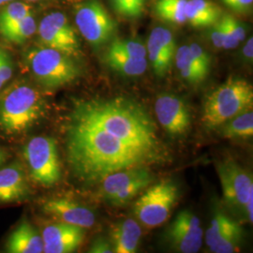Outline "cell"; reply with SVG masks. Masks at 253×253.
<instances>
[{"instance_id": "4", "label": "cell", "mask_w": 253, "mask_h": 253, "mask_svg": "<svg viewBox=\"0 0 253 253\" xmlns=\"http://www.w3.org/2000/svg\"><path fill=\"white\" fill-rule=\"evenodd\" d=\"M25 62L36 81L47 89L63 87L81 75L73 57L44 46L28 50Z\"/></svg>"}, {"instance_id": "16", "label": "cell", "mask_w": 253, "mask_h": 253, "mask_svg": "<svg viewBox=\"0 0 253 253\" xmlns=\"http://www.w3.org/2000/svg\"><path fill=\"white\" fill-rule=\"evenodd\" d=\"M29 194L27 176L19 163L0 170V204L17 202Z\"/></svg>"}, {"instance_id": "6", "label": "cell", "mask_w": 253, "mask_h": 253, "mask_svg": "<svg viewBox=\"0 0 253 253\" xmlns=\"http://www.w3.org/2000/svg\"><path fill=\"white\" fill-rule=\"evenodd\" d=\"M177 199L176 184L170 179H165L150 187L141 195L134 204L133 213L144 226H160L168 219Z\"/></svg>"}, {"instance_id": "15", "label": "cell", "mask_w": 253, "mask_h": 253, "mask_svg": "<svg viewBox=\"0 0 253 253\" xmlns=\"http://www.w3.org/2000/svg\"><path fill=\"white\" fill-rule=\"evenodd\" d=\"M42 210L46 214L52 215L69 224L82 227L84 229L91 228L95 224L96 217L93 211L73 200L52 199L45 202Z\"/></svg>"}, {"instance_id": "1", "label": "cell", "mask_w": 253, "mask_h": 253, "mask_svg": "<svg viewBox=\"0 0 253 253\" xmlns=\"http://www.w3.org/2000/svg\"><path fill=\"white\" fill-rule=\"evenodd\" d=\"M67 162L82 182L95 185L110 173L161 163L167 156L104 129L72 110L65 126Z\"/></svg>"}, {"instance_id": "21", "label": "cell", "mask_w": 253, "mask_h": 253, "mask_svg": "<svg viewBox=\"0 0 253 253\" xmlns=\"http://www.w3.org/2000/svg\"><path fill=\"white\" fill-rule=\"evenodd\" d=\"M145 168H134L110 173L101 182V197L109 202L118 191L126 188L132 181L135 180L145 172Z\"/></svg>"}, {"instance_id": "33", "label": "cell", "mask_w": 253, "mask_h": 253, "mask_svg": "<svg viewBox=\"0 0 253 253\" xmlns=\"http://www.w3.org/2000/svg\"><path fill=\"white\" fill-rule=\"evenodd\" d=\"M229 9L239 13H248L253 9V0H221Z\"/></svg>"}, {"instance_id": "34", "label": "cell", "mask_w": 253, "mask_h": 253, "mask_svg": "<svg viewBox=\"0 0 253 253\" xmlns=\"http://www.w3.org/2000/svg\"><path fill=\"white\" fill-rule=\"evenodd\" d=\"M210 39L213 44L217 48H222L223 44V32H222V25L220 19L211 26L210 29Z\"/></svg>"}, {"instance_id": "20", "label": "cell", "mask_w": 253, "mask_h": 253, "mask_svg": "<svg viewBox=\"0 0 253 253\" xmlns=\"http://www.w3.org/2000/svg\"><path fill=\"white\" fill-rule=\"evenodd\" d=\"M105 62L114 71L126 76H140L147 69L146 58H136L109 48L105 54Z\"/></svg>"}, {"instance_id": "32", "label": "cell", "mask_w": 253, "mask_h": 253, "mask_svg": "<svg viewBox=\"0 0 253 253\" xmlns=\"http://www.w3.org/2000/svg\"><path fill=\"white\" fill-rule=\"evenodd\" d=\"M224 18L226 20L227 24L230 27L233 35L237 40L238 42H243L246 38V28L244 25L237 19L230 14H223Z\"/></svg>"}, {"instance_id": "28", "label": "cell", "mask_w": 253, "mask_h": 253, "mask_svg": "<svg viewBox=\"0 0 253 253\" xmlns=\"http://www.w3.org/2000/svg\"><path fill=\"white\" fill-rule=\"evenodd\" d=\"M113 8L123 17L138 18L142 15L145 0H111Z\"/></svg>"}, {"instance_id": "3", "label": "cell", "mask_w": 253, "mask_h": 253, "mask_svg": "<svg viewBox=\"0 0 253 253\" xmlns=\"http://www.w3.org/2000/svg\"><path fill=\"white\" fill-rule=\"evenodd\" d=\"M253 105V85L244 79L232 77L208 95L202 120L208 128H215L252 110Z\"/></svg>"}, {"instance_id": "22", "label": "cell", "mask_w": 253, "mask_h": 253, "mask_svg": "<svg viewBox=\"0 0 253 253\" xmlns=\"http://www.w3.org/2000/svg\"><path fill=\"white\" fill-rule=\"evenodd\" d=\"M221 135L227 139H245L253 136V113L252 110L244 112L228 120L221 128Z\"/></svg>"}, {"instance_id": "37", "label": "cell", "mask_w": 253, "mask_h": 253, "mask_svg": "<svg viewBox=\"0 0 253 253\" xmlns=\"http://www.w3.org/2000/svg\"><path fill=\"white\" fill-rule=\"evenodd\" d=\"M5 161H6V155L2 151H0V166L5 163Z\"/></svg>"}, {"instance_id": "38", "label": "cell", "mask_w": 253, "mask_h": 253, "mask_svg": "<svg viewBox=\"0 0 253 253\" xmlns=\"http://www.w3.org/2000/svg\"><path fill=\"white\" fill-rule=\"evenodd\" d=\"M12 0H0V7L5 5V4H8L9 2H11Z\"/></svg>"}, {"instance_id": "2", "label": "cell", "mask_w": 253, "mask_h": 253, "mask_svg": "<svg viewBox=\"0 0 253 253\" xmlns=\"http://www.w3.org/2000/svg\"><path fill=\"white\" fill-rule=\"evenodd\" d=\"M44 114L43 97L27 82H14L0 94V129L6 134L27 132Z\"/></svg>"}, {"instance_id": "14", "label": "cell", "mask_w": 253, "mask_h": 253, "mask_svg": "<svg viewBox=\"0 0 253 253\" xmlns=\"http://www.w3.org/2000/svg\"><path fill=\"white\" fill-rule=\"evenodd\" d=\"M84 235V228L62 221L48 225L42 233L43 253H74L81 246Z\"/></svg>"}, {"instance_id": "19", "label": "cell", "mask_w": 253, "mask_h": 253, "mask_svg": "<svg viewBox=\"0 0 253 253\" xmlns=\"http://www.w3.org/2000/svg\"><path fill=\"white\" fill-rule=\"evenodd\" d=\"M221 9L209 0H188L186 18L194 27H211L222 17Z\"/></svg>"}, {"instance_id": "8", "label": "cell", "mask_w": 253, "mask_h": 253, "mask_svg": "<svg viewBox=\"0 0 253 253\" xmlns=\"http://www.w3.org/2000/svg\"><path fill=\"white\" fill-rule=\"evenodd\" d=\"M39 36L44 47L75 57L80 54V42L73 26L62 12H51L39 26Z\"/></svg>"}, {"instance_id": "30", "label": "cell", "mask_w": 253, "mask_h": 253, "mask_svg": "<svg viewBox=\"0 0 253 253\" xmlns=\"http://www.w3.org/2000/svg\"><path fill=\"white\" fill-rule=\"evenodd\" d=\"M189 48L191 57L199 68L200 72L207 78L211 65L210 55L198 43H192L189 45Z\"/></svg>"}, {"instance_id": "12", "label": "cell", "mask_w": 253, "mask_h": 253, "mask_svg": "<svg viewBox=\"0 0 253 253\" xmlns=\"http://www.w3.org/2000/svg\"><path fill=\"white\" fill-rule=\"evenodd\" d=\"M243 235V228L237 221L222 212H217L206 233V242L212 253H236L242 243Z\"/></svg>"}, {"instance_id": "26", "label": "cell", "mask_w": 253, "mask_h": 253, "mask_svg": "<svg viewBox=\"0 0 253 253\" xmlns=\"http://www.w3.org/2000/svg\"><path fill=\"white\" fill-rule=\"evenodd\" d=\"M153 180V176L146 169L135 180L132 181L126 188L118 191V193L109 201L114 206H124L136 197L142 190H145Z\"/></svg>"}, {"instance_id": "36", "label": "cell", "mask_w": 253, "mask_h": 253, "mask_svg": "<svg viewBox=\"0 0 253 253\" xmlns=\"http://www.w3.org/2000/svg\"><path fill=\"white\" fill-rule=\"evenodd\" d=\"M243 55L245 57L249 60L252 61L253 57V39L251 37L247 43L245 44L244 48H243Z\"/></svg>"}, {"instance_id": "40", "label": "cell", "mask_w": 253, "mask_h": 253, "mask_svg": "<svg viewBox=\"0 0 253 253\" xmlns=\"http://www.w3.org/2000/svg\"><path fill=\"white\" fill-rule=\"evenodd\" d=\"M27 1H31V2H37V1H41V0H27Z\"/></svg>"}, {"instance_id": "39", "label": "cell", "mask_w": 253, "mask_h": 253, "mask_svg": "<svg viewBox=\"0 0 253 253\" xmlns=\"http://www.w3.org/2000/svg\"><path fill=\"white\" fill-rule=\"evenodd\" d=\"M3 85H4V84H3V82L0 80V89L3 87Z\"/></svg>"}, {"instance_id": "13", "label": "cell", "mask_w": 253, "mask_h": 253, "mask_svg": "<svg viewBox=\"0 0 253 253\" xmlns=\"http://www.w3.org/2000/svg\"><path fill=\"white\" fill-rule=\"evenodd\" d=\"M146 52L155 73L164 76L170 71L176 52L172 32L165 27H155L148 37Z\"/></svg>"}, {"instance_id": "11", "label": "cell", "mask_w": 253, "mask_h": 253, "mask_svg": "<svg viewBox=\"0 0 253 253\" xmlns=\"http://www.w3.org/2000/svg\"><path fill=\"white\" fill-rule=\"evenodd\" d=\"M155 114L160 125L170 135H184L190 129V109L184 100L175 95H160L155 102Z\"/></svg>"}, {"instance_id": "7", "label": "cell", "mask_w": 253, "mask_h": 253, "mask_svg": "<svg viewBox=\"0 0 253 253\" xmlns=\"http://www.w3.org/2000/svg\"><path fill=\"white\" fill-rule=\"evenodd\" d=\"M75 23L82 36L93 47L107 43L118 31V25L100 0H84L75 7Z\"/></svg>"}, {"instance_id": "29", "label": "cell", "mask_w": 253, "mask_h": 253, "mask_svg": "<svg viewBox=\"0 0 253 253\" xmlns=\"http://www.w3.org/2000/svg\"><path fill=\"white\" fill-rule=\"evenodd\" d=\"M109 48L136 58H145L147 55L146 46L137 41L115 40L111 42Z\"/></svg>"}, {"instance_id": "17", "label": "cell", "mask_w": 253, "mask_h": 253, "mask_svg": "<svg viewBox=\"0 0 253 253\" xmlns=\"http://www.w3.org/2000/svg\"><path fill=\"white\" fill-rule=\"evenodd\" d=\"M5 250L9 253H43L42 237L35 227L24 219L9 235Z\"/></svg>"}, {"instance_id": "18", "label": "cell", "mask_w": 253, "mask_h": 253, "mask_svg": "<svg viewBox=\"0 0 253 253\" xmlns=\"http://www.w3.org/2000/svg\"><path fill=\"white\" fill-rule=\"evenodd\" d=\"M142 230L132 218L118 222L113 227L110 237L113 252L116 253H134L140 244Z\"/></svg>"}, {"instance_id": "9", "label": "cell", "mask_w": 253, "mask_h": 253, "mask_svg": "<svg viewBox=\"0 0 253 253\" xmlns=\"http://www.w3.org/2000/svg\"><path fill=\"white\" fill-rule=\"evenodd\" d=\"M216 169L225 202L245 209L249 201L253 199V175L233 160L218 162Z\"/></svg>"}, {"instance_id": "10", "label": "cell", "mask_w": 253, "mask_h": 253, "mask_svg": "<svg viewBox=\"0 0 253 253\" xmlns=\"http://www.w3.org/2000/svg\"><path fill=\"white\" fill-rule=\"evenodd\" d=\"M203 229L199 217L183 210L166 231V238L173 250L182 253L199 252L203 245Z\"/></svg>"}, {"instance_id": "31", "label": "cell", "mask_w": 253, "mask_h": 253, "mask_svg": "<svg viewBox=\"0 0 253 253\" xmlns=\"http://www.w3.org/2000/svg\"><path fill=\"white\" fill-rule=\"evenodd\" d=\"M13 73V63L9 53L0 48V80L7 84L11 79Z\"/></svg>"}, {"instance_id": "23", "label": "cell", "mask_w": 253, "mask_h": 253, "mask_svg": "<svg viewBox=\"0 0 253 253\" xmlns=\"http://www.w3.org/2000/svg\"><path fill=\"white\" fill-rule=\"evenodd\" d=\"M174 58L176 68L184 80L197 84L206 79L191 57L189 45L180 46L175 52Z\"/></svg>"}, {"instance_id": "27", "label": "cell", "mask_w": 253, "mask_h": 253, "mask_svg": "<svg viewBox=\"0 0 253 253\" xmlns=\"http://www.w3.org/2000/svg\"><path fill=\"white\" fill-rule=\"evenodd\" d=\"M29 13H31L29 5L23 2H11L0 10V32L16 25Z\"/></svg>"}, {"instance_id": "35", "label": "cell", "mask_w": 253, "mask_h": 253, "mask_svg": "<svg viewBox=\"0 0 253 253\" xmlns=\"http://www.w3.org/2000/svg\"><path fill=\"white\" fill-rule=\"evenodd\" d=\"M89 253H112L113 252V248L110 242H108L106 239L99 237L98 239H96L93 244L91 245L89 248Z\"/></svg>"}, {"instance_id": "25", "label": "cell", "mask_w": 253, "mask_h": 253, "mask_svg": "<svg viewBox=\"0 0 253 253\" xmlns=\"http://www.w3.org/2000/svg\"><path fill=\"white\" fill-rule=\"evenodd\" d=\"M36 22L31 12L16 25L1 31L0 34L9 42L23 44L36 32Z\"/></svg>"}, {"instance_id": "24", "label": "cell", "mask_w": 253, "mask_h": 253, "mask_svg": "<svg viewBox=\"0 0 253 253\" xmlns=\"http://www.w3.org/2000/svg\"><path fill=\"white\" fill-rule=\"evenodd\" d=\"M188 0H158L155 11L159 17L175 25L187 22L186 6Z\"/></svg>"}, {"instance_id": "5", "label": "cell", "mask_w": 253, "mask_h": 253, "mask_svg": "<svg viewBox=\"0 0 253 253\" xmlns=\"http://www.w3.org/2000/svg\"><path fill=\"white\" fill-rule=\"evenodd\" d=\"M30 176L43 187H52L61 178L57 144L54 138L37 136L27 142L24 149Z\"/></svg>"}]
</instances>
